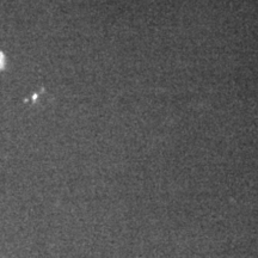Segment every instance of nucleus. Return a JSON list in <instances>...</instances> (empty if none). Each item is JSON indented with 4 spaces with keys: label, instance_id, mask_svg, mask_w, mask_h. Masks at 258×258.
Here are the masks:
<instances>
[{
    "label": "nucleus",
    "instance_id": "obj_1",
    "mask_svg": "<svg viewBox=\"0 0 258 258\" xmlns=\"http://www.w3.org/2000/svg\"><path fill=\"white\" fill-rule=\"evenodd\" d=\"M3 66V55L2 54H0V67Z\"/></svg>",
    "mask_w": 258,
    "mask_h": 258
}]
</instances>
